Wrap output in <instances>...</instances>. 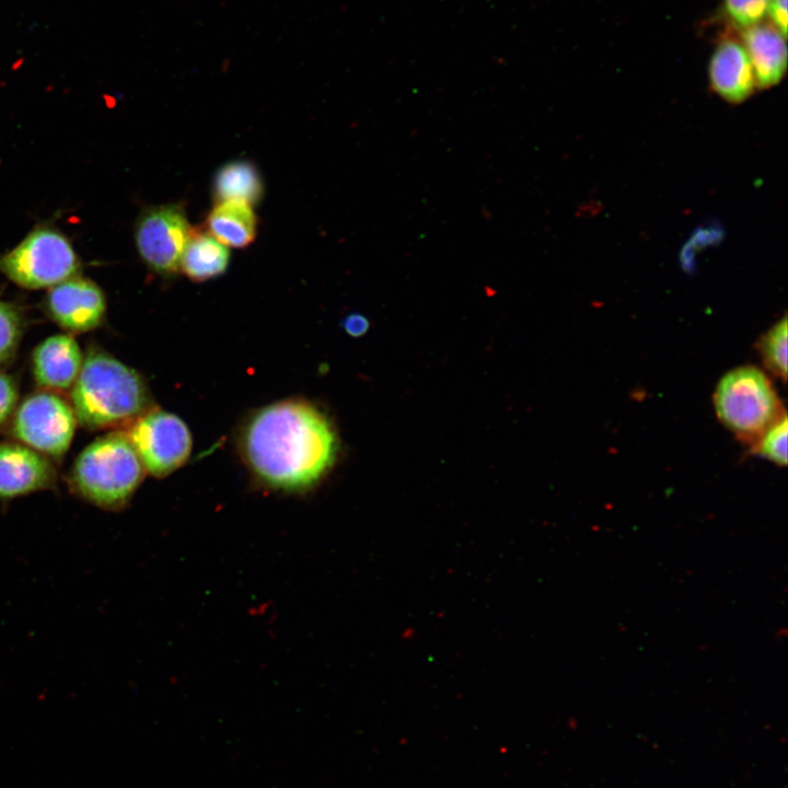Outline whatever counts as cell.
I'll use <instances>...</instances> for the list:
<instances>
[{"instance_id":"1","label":"cell","mask_w":788,"mask_h":788,"mask_svg":"<svg viewBox=\"0 0 788 788\" xmlns=\"http://www.w3.org/2000/svg\"><path fill=\"white\" fill-rule=\"evenodd\" d=\"M245 460L266 484L303 490L334 464L337 437L328 419L312 405L283 401L250 419L242 438Z\"/></svg>"},{"instance_id":"2","label":"cell","mask_w":788,"mask_h":788,"mask_svg":"<svg viewBox=\"0 0 788 788\" xmlns=\"http://www.w3.org/2000/svg\"><path fill=\"white\" fill-rule=\"evenodd\" d=\"M72 409L88 429H103L135 420L148 407L146 385L139 374L100 351L83 360L72 385Z\"/></svg>"},{"instance_id":"3","label":"cell","mask_w":788,"mask_h":788,"mask_svg":"<svg viewBox=\"0 0 788 788\" xmlns=\"http://www.w3.org/2000/svg\"><path fill=\"white\" fill-rule=\"evenodd\" d=\"M144 471L127 434L112 432L80 453L70 484L85 501L105 510H119L141 483Z\"/></svg>"},{"instance_id":"4","label":"cell","mask_w":788,"mask_h":788,"mask_svg":"<svg viewBox=\"0 0 788 788\" xmlns=\"http://www.w3.org/2000/svg\"><path fill=\"white\" fill-rule=\"evenodd\" d=\"M714 405L719 420L752 444L786 414L769 380L755 367L729 371L717 385Z\"/></svg>"},{"instance_id":"5","label":"cell","mask_w":788,"mask_h":788,"mask_svg":"<svg viewBox=\"0 0 788 788\" xmlns=\"http://www.w3.org/2000/svg\"><path fill=\"white\" fill-rule=\"evenodd\" d=\"M81 263L58 229L38 225L10 251L0 254V271L25 289H43L78 275Z\"/></svg>"},{"instance_id":"6","label":"cell","mask_w":788,"mask_h":788,"mask_svg":"<svg viewBox=\"0 0 788 788\" xmlns=\"http://www.w3.org/2000/svg\"><path fill=\"white\" fill-rule=\"evenodd\" d=\"M143 467L157 477L182 466L192 450V436L185 422L164 410H150L137 417L127 433Z\"/></svg>"},{"instance_id":"7","label":"cell","mask_w":788,"mask_h":788,"mask_svg":"<svg viewBox=\"0 0 788 788\" xmlns=\"http://www.w3.org/2000/svg\"><path fill=\"white\" fill-rule=\"evenodd\" d=\"M76 415L63 398L50 392L30 395L13 419V434L35 451L62 456L72 440Z\"/></svg>"},{"instance_id":"8","label":"cell","mask_w":788,"mask_h":788,"mask_svg":"<svg viewBox=\"0 0 788 788\" xmlns=\"http://www.w3.org/2000/svg\"><path fill=\"white\" fill-rule=\"evenodd\" d=\"M190 232L185 211L179 206L148 207L135 224L136 247L151 270L162 276L173 275L179 269Z\"/></svg>"},{"instance_id":"9","label":"cell","mask_w":788,"mask_h":788,"mask_svg":"<svg viewBox=\"0 0 788 788\" xmlns=\"http://www.w3.org/2000/svg\"><path fill=\"white\" fill-rule=\"evenodd\" d=\"M46 306L61 327L79 333L101 324L106 311V300L95 282L76 275L49 288Z\"/></svg>"},{"instance_id":"10","label":"cell","mask_w":788,"mask_h":788,"mask_svg":"<svg viewBox=\"0 0 788 788\" xmlns=\"http://www.w3.org/2000/svg\"><path fill=\"white\" fill-rule=\"evenodd\" d=\"M55 484L56 471L39 452L19 443H0V500L50 489Z\"/></svg>"},{"instance_id":"11","label":"cell","mask_w":788,"mask_h":788,"mask_svg":"<svg viewBox=\"0 0 788 788\" xmlns=\"http://www.w3.org/2000/svg\"><path fill=\"white\" fill-rule=\"evenodd\" d=\"M708 76L711 90L728 103H742L756 88L748 54L743 45L732 38L723 39L714 50Z\"/></svg>"},{"instance_id":"12","label":"cell","mask_w":788,"mask_h":788,"mask_svg":"<svg viewBox=\"0 0 788 788\" xmlns=\"http://www.w3.org/2000/svg\"><path fill=\"white\" fill-rule=\"evenodd\" d=\"M82 362L80 347L72 336H50L34 350V376L46 389L68 390L74 384Z\"/></svg>"},{"instance_id":"13","label":"cell","mask_w":788,"mask_h":788,"mask_svg":"<svg viewBox=\"0 0 788 788\" xmlns=\"http://www.w3.org/2000/svg\"><path fill=\"white\" fill-rule=\"evenodd\" d=\"M742 38L756 88L778 84L787 69L786 37L773 24L758 23L745 28Z\"/></svg>"},{"instance_id":"14","label":"cell","mask_w":788,"mask_h":788,"mask_svg":"<svg viewBox=\"0 0 788 788\" xmlns=\"http://www.w3.org/2000/svg\"><path fill=\"white\" fill-rule=\"evenodd\" d=\"M209 234L228 247H245L256 234V217L252 206L239 201H222L207 218Z\"/></svg>"},{"instance_id":"15","label":"cell","mask_w":788,"mask_h":788,"mask_svg":"<svg viewBox=\"0 0 788 788\" xmlns=\"http://www.w3.org/2000/svg\"><path fill=\"white\" fill-rule=\"evenodd\" d=\"M230 254L211 234L193 231L184 248L179 268L193 280L215 278L228 267Z\"/></svg>"},{"instance_id":"16","label":"cell","mask_w":788,"mask_h":788,"mask_svg":"<svg viewBox=\"0 0 788 788\" xmlns=\"http://www.w3.org/2000/svg\"><path fill=\"white\" fill-rule=\"evenodd\" d=\"M213 196L218 202L239 201L257 204L264 193L257 169L248 161L236 160L221 166L215 175Z\"/></svg>"},{"instance_id":"17","label":"cell","mask_w":788,"mask_h":788,"mask_svg":"<svg viewBox=\"0 0 788 788\" xmlns=\"http://www.w3.org/2000/svg\"><path fill=\"white\" fill-rule=\"evenodd\" d=\"M758 350L765 367L784 381L787 378V318L784 316L760 339Z\"/></svg>"},{"instance_id":"18","label":"cell","mask_w":788,"mask_h":788,"mask_svg":"<svg viewBox=\"0 0 788 788\" xmlns=\"http://www.w3.org/2000/svg\"><path fill=\"white\" fill-rule=\"evenodd\" d=\"M787 416L772 425L760 440L753 444V452L777 465L787 464Z\"/></svg>"},{"instance_id":"19","label":"cell","mask_w":788,"mask_h":788,"mask_svg":"<svg viewBox=\"0 0 788 788\" xmlns=\"http://www.w3.org/2000/svg\"><path fill=\"white\" fill-rule=\"evenodd\" d=\"M22 334V318L10 303L0 300V364L12 358Z\"/></svg>"},{"instance_id":"20","label":"cell","mask_w":788,"mask_h":788,"mask_svg":"<svg viewBox=\"0 0 788 788\" xmlns=\"http://www.w3.org/2000/svg\"><path fill=\"white\" fill-rule=\"evenodd\" d=\"M770 0H723L725 11L731 22L743 30L756 25L768 13Z\"/></svg>"},{"instance_id":"21","label":"cell","mask_w":788,"mask_h":788,"mask_svg":"<svg viewBox=\"0 0 788 788\" xmlns=\"http://www.w3.org/2000/svg\"><path fill=\"white\" fill-rule=\"evenodd\" d=\"M16 398L18 391L14 381L0 372V428L14 410Z\"/></svg>"},{"instance_id":"22","label":"cell","mask_w":788,"mask_h":788,"mask_svg":"<svg viewBox=\"0 0 788 788\" xmlns=\"http://www.w3.org/2000/svg\"><path fill=\"white\" fill-rule=\"evenodd\" d=\"M768 14L772 19V24L780 32V34L787 36V0H770L768 7Z\"/></svg>"},{"instance_id":"23","label":"cell","mask_w":788,"mask_h":788,"mask_svg":"<svg viewBox=\"0 0 788 788\" xmlns=\"http://www.w3.org/2000/svg\"><path fill=\"white\" fill-rule=\"evenodd\" d=\"M343 326L349 335L358 337L368 331L369 322L363 315L350 314L344 320Z\"/></svg>"}]
</instances>
